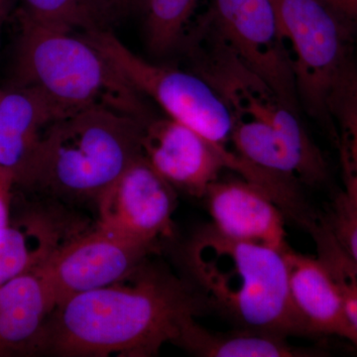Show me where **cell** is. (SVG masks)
<instances>
[{"mask_svg":"<svg viewBox=\"0 0 357 357\" xmlns=\"http://www.w3.org/2000/svg\"><path fill=\"white\" fill-rule=\"evenodd\" d=\"M208 302L148 260L123 280L76 294L52 312L39 354L62 357H150L175 344Z\"/></svg>","mask_w":357,"mask_h":357,"instance_id":"cell-1","label":"cell"},{"mask_svg":"<svg viewBox=\"0 0 357 357\" xmlns=\"http://www.w3.org/2000/svg\"><path fill=\"white\" fill-rule=\"evenodd\" d=\"M184 44L197 74L222 96L232 121L234 151L263 170L319 185L328 176L321 150L298 110L241 58L202 16Z\"/></svg>","mask_w":357,"mask_h":357,"instance_id":"cell-2","label":"cell"},{"mask_svg":"<svg viewBox=\"0 0 357 357\" xmlns=\"http://www.w3.org/2000/svg\"><path fill=\"white\" fill-rule=\"evenodd\" d=\"M285 251L232 238L211 225L192 237L185 263L208 304L241 328L312 337L291 298Z\"/></svg>","mask_w":357,"mask_h":357,"instance_id":"cell-3","label":"cell"},{"mask_svg":"<svg viewBox=\"0 0 357 357\" xmlns=\"http://www.w3.org/2000/svg\"><path fill=\"white\" fill-rule=\"evenodd\" d=\"M148 119L102 107L59 117L44 133L23 185L67 206H96L103 192L142 155Z\"/></svg>","mask_w":357,"mask_h":357,"instance_id":"cell-4","label":"cell"},{"mask_svg":"<svg viewBox=\"0 0 357 357\" xmlns=\"http://www.w3.org/2000/svg\"><path fill=\"white\" fill-rule=\"evenodd\" d=\"M18 18L17 84L36 89L65 115L102 107L151 117L143 96L86 34Z\"/></svg>","mask_w":357,"mask_h":357,"instance_id":"cell-5","label":"cell"},{"mask_svg":"<svg viewBox=\"0 0 357 357\" xmlns=\"http://www.w3.org/2000/svg\"><path fill=\"white\" fill-rule=\"evenodd\" d=\"M299 103L337 138L335 114L351 95L356 25L328 0H272Z\"/></svg>","mask_w":357,"mask_h":357,"instance_id":"cell-6","label":"cell"},{"mask_svg":"<svg viewBox=\"0 0 357 357\" xmlns=\"http://www.w3.org/2000/svg\"><path fill=\"white\" fill-rule=\"evenodd\" d=\"M84 34L133 89L151 98L167 117L194 129L215 144L229 147L232 121L229 109L220 93L203 77L139 57L112 30Z\"/></svg>","mask_w":357,"mask_h":357,"instance_id":"cell-7","label":"cell"},{"mask_svg":"<svg viewBox=\"0 0 357 357\" xmlns=\"http://www.w3.org/2000/svg\"><path fill=\"white\" fill-rule=\"evenodd\" d=\"M204 18L296 110L300 105L272 0H210Z\"/></svg>","mask_w":357,"mask_h":357,"instance_id":"cell-8","label":"cell"},{"mask_svg":"<svg viewBox=\"0 0 357 357\" xmlns=\"http://www.w3.org/2000/svg\"><path fill=\"white\" fill-rule=\"evenodd\" d=\"M155 251L95 222L59 248L39 269L59 305L70 296L123 280Z\"/></svg>","mask_w":357,"mask_h":357,"instance_id":"cell-9","label":"cell"},{"mask_svg":"<svg viewBox=\"0 0 357 357\" xmlns=\"http://www.w3.org/2000/svg\"><path fill=\"white\" fill-rule=\"evenodd\" d=\"M176 189L143 154L112 183L96 204L100 227L150 246L174 234Z\"/></svg>","mask_w":357,"mask_h":357,"instance_id":"cell-10","label":"cell"},{"mask_svg":"<svg viewBox=\"0 0 357 357\" xmlns=\"http://www.w3.org/2000/svg\"><path fill=\"white\" fill-rule=\"evenodd\" d=\"M213 225L225 236L285 251L284 213L264 190L241 178L215 181L206 196Z\"/></svg>","mask_w":357,"mask_h":357,"instance_id":"cell-11","label":"cell"},{"mask_svg":"<svg viewBox=\"0 0 357 357\" xmlns=\"http://www.w3.org/2000/svg\"><path fill=\"white\" fill-rule=\"evenodd\" d=\"M86 220L65 204L49 199L43 208L0 229V286L44 264L84 230Z\"/></svg>","mask_w":357,"mask_h":357,"instance_id":"cell-12","label":"cell"},{"mask_svg":"<svg viewBox=\"0 0 357 357\" xmlns=\"http://www.w3.org/2000/svg\"><path fill=\"white\" fill-rule=\"evenodd\" d=\"M64 115L30 86L0 89V175L24 185L44 133Z\"/></svg>","mask_w":357,"mask_h":357,"instance_id":"cell-13","label":"cell"},{"mask_svg":"<svg viewBox=\"0 0 357 357\" xmlns=\"http://www.w3.org/2000/svg\"><path fill=\"white\" fill-rule=\"evenodd\" d=\"M289 289L296 309L314 337H337L351 342L357 351L352 328L337 285L318 256L285 251Z\"/></svg>","mask_w":357,"mask_h":357,"instance_id":"cell-14","label":"cell"},{"mask_svg":"<svg viewBox=\"0 0 357 357\" xmlns=\"http://www.w3.org/2000/svg\"><path fill=\"white\" fill-rule=\"evenodd\" d=\"M57 305L39 267L0 286V356L39 354L45 326Z\"/></svg>","mask_w":357,"mask_h":357,"instance_id":"cell-15","label":"cell"},{"mask_svg":"<svg viewBox=\"0 0 357 357\" xmlns=\"http://www.w3.org/2000/svg\"><path fill=\"white\" fill-rule=\"evenodd\" d=\"M175 344L195 356L204 357H309L319 351L301 349L279 333L241 328L211 332L191 318L183 326Z\"/></svg>","mask_w":357,"mask_h":357,"instance_id":"cell-16","label":"cell"},{"mask_svg":"<svg viewBox=\"0 0 357 357\" xmlns=\"http://www.w3.org/2000/svg\"><path fill=\"white\" fill-rule=\"evenodd\" d=\"M18 15L79 33L112 30L115 24L105 0H20Z\"/></svg>","mask_w":357,"mask_h":357,"instance_id":"cell-17","label":"cell"},{"mask_svg":"<svg viewBox=\"0 0 357 357\" xmlns=\"http://www.w3.org/2000/svg\"><path fill=\"white\" fill-rule=\"evenodd\" d=\"M199 0H143L145 39L155 56H166L184 43Z\"/></svg>","mask_w":357,"mask_h":357,"instance_id":"cell-18","label":"cell"},{"mask_svg":"<svg viewBox=\"0 0 357 357\" xmlns=\"http://www.w3.org/2000/svg\"><path fill=\"white\" fill-rule=\"evenodd\" d=\"M307 231L311 234L316 244L318 257L324 263L340 297L347 319L357 335V267L349 255L337 243L333 232L321 218H317L310 225Z\"/></svg>","mask_w":357,"mask_h":357,"instance_id":"cell-19","label":"cell"},{"mask_svg":"<svg viewBox=\"0 0 357 357\" xmlns=\"http://www.w3.org/2000/svg\"><path fill=\"white\" fill-rule=\"evenodd\" d=\"M335 126L344 192L357 206V102L351 96L340 103L335 114Z\"/></svg>","mask_w":357,"mask_h":357,"instance_id":"cell-20","label":"cell"},{"mask_svg":"<svg viewBox=\"0 0 357 357\" xmlns=\"http://www.w3.org/2000/svg\"><path fill=\"white\" fill-rule=\"evenodd\" d=\"M357 267V206L344 191L338 192L321 218Z\"/></svg>","mask_w":357,"mask_h":357,"instance_id":"cell-21","label":"cell"},{"mask_svg":"<svg viewBox=\"0 0 357 357\" xmlns=\"http://www.w3.org/2000/svg\"><path fill=\"white\" fill-rule=\"evenodd\" d=\"M114 22L135 10H140L143 0H105Z\"/></svg>","mask_w":357,"mask_h":357,"instance_id":"cell-22","label":"cell"},{"mask_svg":"<svg viewBox=\"0 0 357 357\" xmlns=\"http://www.w3.org/2000/svg\"><path fill=\"white\" fill-rule=\"evenodd\" d=\"M14 185L10 178L0 175V229H3L10 222L9 218V201L10 189Z\"/></svg>","mask_w":357,"mask_h":357,"instance_id":"cell-23","label":"cell"},{"mask_svg":"<svg viewBox=\"0 0 357 357\" xmlns=\"http://www.w3.org/2000/svg\"><path fill=\"white\" fill-rule=\"evenodd\" d=\"M337 11L357 25V0H328Z\"/></svg>","mask_w":357,"mask_h":357,"instance_id":"cell-24","label":"cell"},{"mask_svg":"<svg viewBox=\"0 0 357 357\" xmlns=\"http://www.w3.org/2000/svg\"><path fill=\"white\" fill-rule=\"evenodd\" d=\"M351 96L357 102V25H356V51H354V72H352Z\"/></svg>","mask_w":357,"mask_h":357,"instance_id":"cell-25","label":"cell"},{"mask_svg":"<svg viewBox=\"0 0 357 357\" xmlns=\"http://www.w3.org/2000/svg\"><path fill=\"white\" fill-rule=\"evenodd\" d=\"M7 0H0V25L6 16Z\"/></svg>","mask_w":357,"mask_h":357,"instance_id":"cell-26","label":"cell"}]
</instances>
